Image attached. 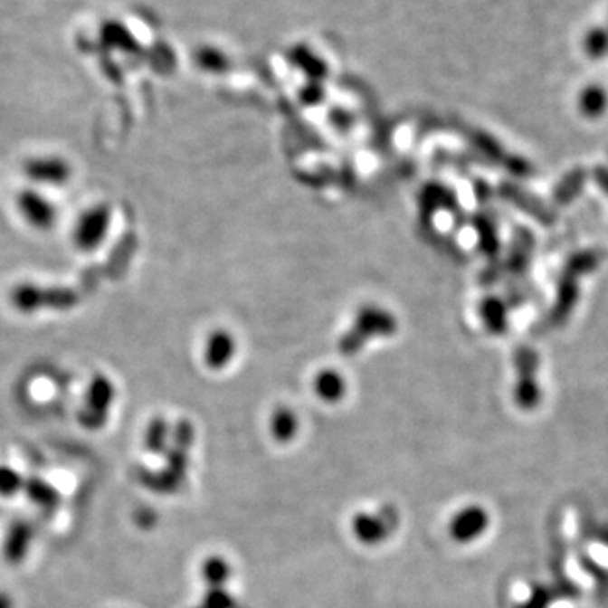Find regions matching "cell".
I'll list each match as a JSON object with an SVG mask.
<instances>
[{"mask_svg":"<svg viewBox=\"0 0 608 608\" xmlns=\"http://www.w3.org/2000/svg\"><path fill=\"white\" fill-rule=\"evenodd\" d=\"M401 522V516L394 506L380 507L379 510L356 512L350 522V529L360 545L380 546L393 537Z\"/></svg>","mask_w":608,"mask_h":608,"instance_id":"obj_4","label":"cell"},{"mask_svg":"<svg viewBox=\"0 0 608 608\" xmlns=\"http://www.w3.org/2000/svg\"><path fill=\"white\" fill-rule=\"evenodd\" d=\"M202 575L210 588L223 586L232 576V566L225 557H206L202 565Z\"/></svg>","mask_w":608,"mask_h":608,"instance_id":"obj_13","label":"cell"},{"mask_svg":"<svg viewBox=\"0 0 608 608\" xmlns=\"http://www.w3.org/2000/svg\"><path fill=\"white\" fill-rule=\"evenodd\" d=\"M490 526V514L480 504H470L460 510L450 520V537L458 545H470L483 536Z\"/></svg>","mask_w":608,"mask_h":608,"instance_id":"obj_6","label":"cell"},{"mask_svg":"<svg viewBox=\"0 0 608 608\" xmlns=\"http://www.w3.org/2000/svg\"><path fill=\"white\" fill-rule=\"evenodd\" d=\"M9 301L15 311L34 315L43 309H73L80 303V294L66 286H38L34 282H21L9 292Z\"/></svg>","mask_w":608,"mask_h":608,"instance_id":"obj_2","label":"cell"},{"mask_svg":"<svg viewBox=\"0 0 608 608\" xmlns=\"http://www.w3.org/2000/svg\"><path fill=\"white\" fill-rule=\"evenodd\" d=\"M117 397V389L112 379L105 374H95L90 380L85 404L78 413L80 424L89 431H99L105 428L110 418V409Z\"/></svg>","mask_w":608,"mask_h":608,"instance_id":"obj_3","label":"cell"},{"mask_svg":"<svg viewBox=\"0 0 608 608\" xmlns=\"http://www.w3.org/2000/svg\"><path fill=\"white\" fill-rule=\"evenodd\" d=\"M144 519V522L140 524V527H152L154 526V522H156V512H152V510H149V508H146V510H139L138 512V516H136V520H138V524H139L140 520Z\"/></svg>","mask_w":608,"mask_h":608,"instance_id":"obj_21","label":"cell"},{"mask_svg":"<svg viewBox=\"0 0 608 608\" xmlns=\"http://www.w3.org/2000/svg\"><path fill=\"white\" fill-rule=\"evenodd\" d=\"M583 48L592 60L605 58L608 54V27L605 25L592 27L584 36Z\"/></svg>","mask_w":608,"mask_h":608,"instance_id":"obj_14","label":"cell"},{"mask_svg":"<svg viewBox=\"0 0 608 608\" xmlns=\"http://www.w3.org/2000/svg\"><path fill=\"white\" fill-rule=\"evenodd\" d=\"M112 225V208L107 203H97L76 218L73 243L81 252H95L107 239Z\"/></svg>","mask_w":608,"mask_h":608,"instance_id":"obj_5","label":"cell"},{"mask_svg":"<svg viewBox=\"0 0 608 608\" xmlns=\"http://www.w3.org/2000/svg\"><path fill=\"white\" fill-rule=\"evenodd\" d=\"M15 603H14L13 596L9 595L7 592H0V608H14Z\"/></svg>","mask_w":608,"mask_h":608,"instance_id":"obj_22","label":"cell"},{"mask_svg":"<svg viewBox=\"0 0 608 608\" xmlns=\"http://www.w3.org/2000/svg\"><path fill=\"white\" fill-rule=\"evenodd\" d=\"M25 177L39 185H50V186H62L66 185L71 175V165L60 157V156H36L25 161L23 166Z\"/></svg>","mask_w":608,"mask_h":608,"instance_id":"obj_8","label":"cell"},{"mask_svg":"<svg viewBox=\"0 0 608 608\" xmlns=\"http://www.w3.org/2000/svg\"><path fill=\"white\" fill-rule=\"evenodd\" d=\"M24 479L9 465H0V497H13L23 490Z\"/></svg>","mask_w":608,"mask_h":608,"instance_id":"obj_17","label":"cell"},{"mask_svg":"<svg viewBox=\"0 0 608 608\" xmlns=\"http://www.w3.org/2000/svg\"><path fill=\"white\" fill-rule=\"evenodd\" d=\"M195 608H203V607H202V605H200V607H195Z\"/></svg>","mask_w":608,"mask_h":608,"instance_id":"obj_23","label":"cell"},{"mask_svg":"<svg viewBox=\"0 0 608 608\" xmlns=\"http://www.w3.org/2000/svg\"><path fill=\"white\" fill-rule=\"evenodd\" d=\"M551 602V592L545 586H537L529 598L518 608H547Z\"/></svg>","mask_w":608,"mask_h":608,"instance_id":"obj_20","label":"cell"},{"mask_svg":"<svg viewBox=\"0 0 608 608\" xmlns=\"http://www.w3.org/2000/svg\"><path fill=\"white\" fill-rule=\"evenodd\" d=\"M195 442V431L190 423L179 421L171 430V444L166 450L163 469L140 471L139 481L156 494H177L188 479L190 450Z\"/></svg>","mask_w":608,"mask_h":608,"instance_id":"obj_1","label":"cell"},{"mask_svg":"<svg viewBox=\"0 0 608 608\" xmlns=\"http://www.w3.org/2000/svg\"><path fill=\"white\" fill-rule=\"evenodd\" d=\"M298 431H299V421L291 409L282 407L272 414L271 432H272V438L279 443H290L298 436Z\"/></svg>","mask_w":608,"mask_h":608,"instance_id":"obj_12","label":"cell"},{"mask_svg":"<svg viewBox=\"0 0 608 608\" xmlns=\"http://www.w3.org/2000/svg\"><path fill=\"white\" fill-rule=\"evenodd\" d=\"M607 105V93L600 87H588L580 95V109L590 117H596L605 110Z\"/></svg>","mask_w":608,"mask_h":608,"instance_id":"obj_16","label":"cell"},{"mask_svg":"<svg viewBox=\"0 0 608 608\" xmlns=\"http://www.w3.org/2000/svg\"><path fill=\"white\" fill-rule=\"evenodd\" d=\"M317 393L327 403H337L345 395V382L340 375L325 372L317 380Z\"/></svg>","mask_w":608,"mask_h":608,"instance_id":"obj_15","label":"cell"},{"mask_svg":"<svg viewBox=\"0 0 608 608\" xmlns=\"http://www.w3.org/2000/svg\"><path fill=\"white\" fill-rule=\"evenodd\" d=\"M203 608H235L233 596L228 594L223 586H215L206 592L203 598Z\"/></svg>","mask_w":608,"mask_h":608,"instance_id":"obj_19","label":"cell"},{"mask_svg":"<svg viewBox=\"0 0 608 608\" xmlns=\"http://www.w3.org/2000/svg\"><path fill=\"white\" fill-rule=\"evenodd\" d=\"M101 39L107 46L112 48H122V50H128L134 44V39L130 38L128 31L124 25L120 24H107L101 29Z\"/></svg>","mask_w":608,"mask_h":608,"instance_id":"obj_18","label":"cell"},{"mask_svg":"<svg viewBox=\"0 0 608 608\" xmlns=\"http://www.w3.org/2000/svg\"><path fill=\"white\" fill-rule=\"evenodd\" d=\"M144 450L152 455H165L166 450L171 444V426L166 423L165 418H154L149 421L147 428L144 431Z\"/></svg>","mask_w":608,"mask_h":608,"instance_id":"obj_11","label":"cell"},{"mask_svg":"<svg viewBox=\"0 0 608 608\" xmlns=\"http://www.w3.org/2000/svg\"><path fill=\"white\" fill-rule=\"evenodd\" d=\"M34 541V527L27 520H15L5 532L2 555L7 563L21 565L24 561Z\"/></svg>","mask_w":608,"mask_h":608,"instance_id":"obj_9","label":"cell"},{"mask_svg":"<svg viewBox=\"0 0 608 608\" xmlns=\"http://www.w3.org/2000/svg\"><path fill=\"white\" fill-rule=\"evenodd\" d=\"M23 492L34 506L44 508V510H52L60 504V492L51 485L50 481L39 479V477L24 479Z\"/></svg>","mask_w":608,"mask_h":608,"instance_id":"obj_10","label":"cell"},{"mask_svg":"<svg viewBox=\"0 0 608 608\" xmlns=\"http://www.w3.org/2000/svg\"><path fill=\"white\" fill-rule=\"evenodd\" d=\"M17 212L29 227L36 230H51L58 222V208L43 193L36 190H23L15 200Z\"/></svg>","mask_w":608,"mask_h":608,"instance_id":"obj_7","label":"cell"}]
</instances>
